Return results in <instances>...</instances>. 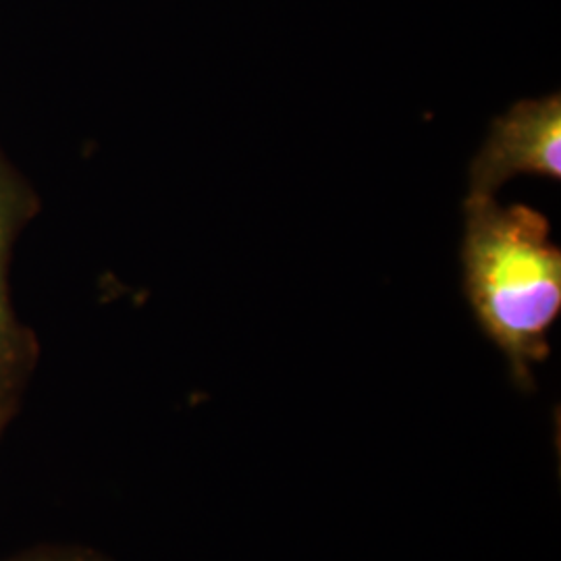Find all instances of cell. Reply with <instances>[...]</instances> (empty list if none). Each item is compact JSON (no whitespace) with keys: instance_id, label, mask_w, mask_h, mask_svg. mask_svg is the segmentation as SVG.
Instances as JSON below:
<instances>
[{"instance_id":"6da1fadb","label":"cell","mask_w":561,"mask_h":561,"mask_svg":"<svg viewBox=\"0 0 561 561\" xmlns=\"http://www.w3.org/2000/svg\"><path fill=\"white\" fill-rule=\"evenodd\" d=\"M463 294L482 333L500 350L512 381L535 389L561 312V250L539 210L495 198H466Z\"/></svg>"},{"instance_id":"7a4b0ae2","label":"cell","mask_w":561,"mask_h":561,"mask_svg":"<svg viewBox=\"0 0 561 561\" xmlns=\"http://www.w3.org/2000/svg\"><path fill=\"white\" fill-rule=\"evenodd\" d=\"M561 94L516 102L491 123L470 162V198H493L516 175L561 180Z\"/></svg>"},{"instance_id":"3957f363","label":"cell","mask_w":561,"mask_h":561,"mask_svg":"<svg viewBox=\"0 0 561 561\" xmlns=\"http://www.w3.org/2000/svg\"><path fill=\"white\" fill-rule=\"evenodd\" d=\"M4 231H7V219H4V206L0 202V408H7L2 396L15 379L21 354H23L20 329L11 317V310H9V304H7V294H4V280H2Z\"/></svg>"},{"instance_id":"277c9868","label":"cell","mask_w":561,"mask_h":561,"mask_svg":"<svg viewBox=\"0 0 561 561\" xmlns=\"http://www.w3.org/2000/svg\"><path fill=\"white\" fill-rule=\"evenodd\" d=\"M2 561H108L101 553L80 547H42Z\"/></svg>"},{"instance_id":"5b68a950","label":"cell","mask_w":561,"mask_h":561,"mask_svg":"<svg viewBox=\"0 0 561 561\" xmlns=\"http://www.w3.org/2000/svg\"><path fill=\"white\" fill-rule=\"evenodd\" d=\"M4 419H7V408H0V431H2V424H4Z\"/></svg>"}]
</instances>
